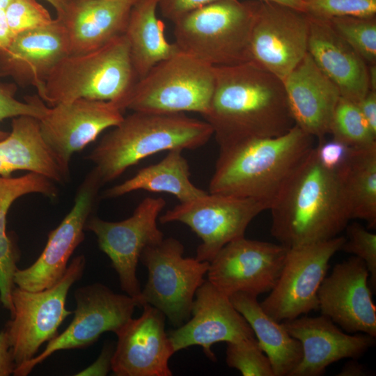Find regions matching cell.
I'll list each match as a JSON object with an SVG mask.
<instances>
[{
	"mask_svg": "<svg viewBox=\"0 0 376 376\" xmlns=\"http://www.w3.org/2000/svg\"><path fill=\"white\" fill-rule=\"evenodd\" d=\"M123 113L113 102L77 99L49 107L39 119L40 132L57 162L70 173L73 154L119 124Z\"/></svg>",
	"mask_w": 376,
	"mask_h": 376,
	"instance_id": "cell-17",
	"label": "cell"
},
{
	"mask_svg": "<svg viewBox=\"0 0 376 376\" xmlns=\"http://www.w3.org/2000/svg\"><path fill=\"white\" fill-rule=\"evenodd\" d=\"M114 347L111 343L104 345L97 359L89 366L76 374L77 376H104L111 370Z\"/></svg>",
	"mask_w": 376,
	"mask_h": 376,
	"instance_id": "cell-41",
	"label": "cell"
},
{
	"mask_svg": "<svg viewBox=\"0 0 376 376\" xmlns=\"http://www.w3.org/2000/svg\"><path fill=\"white\" fill-rule=\"evenodd\" d=\"M5 14L13 37L54 20L49 12L36 0H12L5 9Z\"/></svg>",
	"mask_w": 376,
	"mask_h": 376,
	"instance_id": "cell-37",
	"label": "cell"
},
{
	"mask_svg": "<svg viewBox=\"0 0 376 376\" xmlns=\"http://www.w3.org/2000/svg\"><path fill=\"white\" fill-rule=\"evenodd\" d=\"M74 297L76 308L69 326L50 340L40 354L15 368L14 375H28L57 351L84 348L104 332L116 334L132 318L134 308L141 307L136 298L116 293L100 283L78 288Z\"/></svg>",
	"mask_w": 376,
	"mask_h": 376,
	"instance_id": "cell-10",
	"label": "cell"
},
{
	"mask_svg": "<svg viewBox=\"0 0 376 376\" xmlns=\"http://www.w3.org/2000/svg\"><path fill=\"white\" fill-rule=\"evenodd\" d=\"M281 322L302 347L301 360L290 376H320L339 360L359 358L375 343V338L366 334L343 332L324 315L299 316Z\"/></svg>",
	"mask_w": 376,
	"mask_h": 376,
	"instance_id": "cell-22",
	"label": "cell"
},
{
	"mask_svg": "<svg viewBox=\"0 0 376 376\" xmlns=\"http://www.w3.org/2000/svg\"><path fill=\"white\" fill-rule=\"evenodd\" d=\"M288 247L281 244L236 239L209 262L207 281L228 297L242 292L258 297L275 285Z\"/></svg>",
	"mask_w": 376,
	"mask_h": 376,
	"instance_id": "cell-15",
	"label": "cell"
},
{
	"mask_svg": "<svg viewBox=\"0 0 376 376\" xmlns=\"http://www.w3.org/2000/svg\"><path fill=\"white\" fill-rule=\"evenodd\" d=\"M70 54L65 28L58 18L43 26L13 37L0 51V77H10L22 87L38 92L56 66Z\"/></svg>",
	"mask_w": 376,
	"mask_h": 376,
	"instance_id": "cell-21",
	"label": "cell"
},
{
	"mask_svg": "<svg viewBox=\"0 0 376 376\" xmlns=\"http://www.w3.org/2000/svg\"><path fill=\"white\" fill-rule=\"evenodd\" d=\"M18 170L33 172L53 182L69 177L44 141L39 119L30 116L13 118L11 131L0 141V176L10 177Z\"/></svg>",
	"mask_w": 376,
	"mask_h": 376,
	"instance_id": "cell-26",
	"label": "cell"
},
{
	"mask_svg": "<svg viewBox=\"0 0 376 376\" xmlns=\"http://www.w3.org/2000/svg\"><path fill=\"white\" fill-rule=\"evenodd\" d=\"M370 90L376 91V64L368 65Z\"/></svg>",
	"mask_w": 376,
	"mask_h": 376,
	"instance_id": "cell-48",
	"label": "cell"
},
{
	"mask_svg": "<svg viewBox=\"0 0 376 376\" xmlns=\"http://www.w3.org/2000/svg\"><path fill=\"white\" fill-rule=\"evenodd\" d=\"M350 219L363 220L368 229L376 228V144L349 148L336 169Z\"/></svg>",
	"mask_w": 376,
	"mask_h": 376,
	"instance_id": "cell-29",
	"label": "cell"
},
{
	"mask_svg": "<svg viewBox=\"0 0 376 376\" xmlns=\"http://www.w3.org/2000/svg\"><path fill=\"white\" fill-rule=\"evenodd\" d=\"M53 182L33 172L16 178L0 176V301L10 314L13 311L11 297L18 255L6 233L7 214L13 203L24 195L38 193L55 197L57 189Z\"/></svg>",
	"mask_w": 376,
	"mask_h": 376,
	"instance_id": "cell-30",
	"label": "cell"
},
{
	"mask_svg": "<svg viewBox=\"0 0 376 376\" xmlns=\"http://www.w3.org/2000/svg\"><path fill=\"white\" fill-rule=\"evenodd\" d=\"M13 36L8 24L5 10H0V51L10 43Z\"/></svg>",
	"mask_w": 376,
	"mask_h": 376,
	"instance_id": "cell-44",
	"label": "cell"
},
{
	"mask_svg": "<svg viewBox=\"0 0 376 376\" xmlns=\"http://www.w3.org/2000/svg\"><path fill=\"white\" fill-rule=\"evenodd\" d=\"M348 149L346 145L335 139L329 141L320 140L315 147L320 162L329 170H336L343 163Z\"/></svg>",
	"mask_w": 376,
	"mask_h": 376,
	"instance_id": "cell-39",
	"label": "cell"
},
{
	"mask_svg": "<svg viewBox=\"0 0 376 376\" xmlns=\"http://www.w3.org/2000/svg\"><path fill=\"white\" fill-rule=\"evenodd\" d=\"M219 0H159L158 8L164 17L174 23L180 17Z\"/></svg>",
	"mask_w": 376,
	"mask_h": 376,
	"instance_id": "cell-40",
	"label": "cell"
},
{
	"mask_svg": "<svg viewBox=\"0 0 376 376\" xmlns=\"http://www.w3.org/2000/svg\"><path fill=\"white\" fill-rule=\"evenodd\" d=\"M314 138L295 125L276 137L253 139L219 148L210 193L272 203L313 148Z\"/></svg>",
	"mask_w": 376,
	"mask_h": 376,
	"instance_id": "cell-3",
	"label": "cell"
},
{
	"mask_svg": "<svg viewBox=\"0 0 376 376\" xmlns=\"http://www.w3.org/2000/svg\"><path fill=\"white\" fill-rule=\"evenodd\" d=\"M357 104L369 128L376 135V91L369 90Z\"/></svg>",
	"mask_w": 376,
	"mask_h": 376,
	"instance_id": "cell-42",
	"label": "cell"
},
{
	"mask_svg": "<svg viewBox=\"0 0 376 376\" xmlns=\"http://www.w3.org/2000/svg\"><path fill=\"white\" fill-rule=\"evenodd\" d=\"M347 237L340 251L352 253L361 259L370 274L371 288L376 286V234L370 232L359 223L347 224Z\"/></svg>",
	"mask_w": 376,
	"mask_h": 376,
	"instance_id": "cell-38",
	"label": "cell"
},
{
	"mask_svg": "<svg viewBox=\"0 0 376 376\" xmlns=\"http://www.w3.org/2000/svg\"><path fill=\"white\" fill-rule=\"evenodd\" d=\"M103 185L93 169L79 187L74 205L59 225L48 235L45 247L29 267L17 269L14 283L17 287L38 291L48 288L63 276L68 260L84 240V230L100 187Z\"/></svg>",
	"mask_w": 376,
	"mask_h": 376,
	"instance_id": "cell-16",
	"label": "cell"
},
{
	"mask_svg": "<svg viewBox=\"0 0 376 376\" xmlns=\"http://www.w3.org/2000/svg\"><path fill=\"white\" fill-rule=\"evenodd\" d=\"M369 272L357 256L337 263L323 279L318 309L350 334L376 336V307L369 284Z\"/></svg>",
	"mask_w": 376,
	"mask_h": 376,
	"instance_id": "cell-18",
	"label": "cell"
},
{
	"mask_svg": "<svg viewBox=\"0 0 376 376\" xmlns=\"http://www.w3.org/2000/svg\"><path fill=\"white\" fill-rule=\"evenodd\" d=\"M258 1L219 0L174 24L178 49L214 67L249 61V43Z\"/></svg>",
	"mask_w": 376,
	"mask_h": 376,
	"instance_id": "cell-6",
	"label": "cell"
},
{
	"mask_svg": "<svg viewBox=\"0 0 376 376\" xmlns=\"http://www.w3.org/2000/svg\"><path fill=\"white\" fill-rule=\"evenodd\" d=\"M226 362L244 376H274L271 363L256 337L227 343Z\"/></svg>",
	"mask_w": 376,
	"mask_h": 376,
	"instance_id": "cell-34",
	"label": "cell"
},
{
	"mask_svg": "<svg viewBox=\"0 0 376 376\" xmlns=\"http://www.w3.org/2000/svg\"><path fill=\"white\" fill-rule=\"evenodd\" d=\"M50 3L56 10V17L61 18L67 9L68 0H45Z\"/></svg>",
	"mask_w": 376,
	"mask_h": 376,
	"instance_id": "cell-47",
	"label": "cell"
},
{
	"mask_svg": "<svg viewBox=\"0 0 376 376\" xmlns=\"http://www.w3.org/2000/svg\"><path fill=\"white\" fill-rule=\"evenodd\" d=\"M353 359L347 362L343 367L342 370L338 375L340 376H361L366 375L368 372L366 368L362 364L355 361Z\"/></svg>",
	"mask_w": 376,
	"mask_h": 376,
	"instance_id": "cell-45",
	"label": "cell"
},
{
	"mask_svg": "<svg viewBox=\"0 0 376 376\" xmlns=\"http://www.w3.org/2000/svg\"><path fill=\"white\" fill-rule=\"evenodd\" d=\"M12 0H0V10H5Z\"/></svg>",
	"mask_w": 376,
	"mask_h": 376,
	"instance_id": "cell-49",
	"label": "cell"
},
{
	"mask_svg": "<svg viewBox=\"0 0 376 376\" xmlns=\"http://www.w3.org/2000/svg\"><path fill=\"white\" fill-rule=\"evenodd\" d=\"M333 139L349 148L376 144V135L369 128L356 102L340 97L331 117L329 132Z\"/></svg>",
	"mask_w": 376,
	"mask_h": 376,
	"instance_id": "cell-32",
	"label": "cell"
},
{
	"mask_svg": "<svg viewBox=\"0 0 376 376\" xmlns=\"http://www.w3.org/2000/svg\"><path fill=\"white\" fill-rule=\"evenodd\" d=\"M214 87L203 120L219 148L281 136L295 124L283 81L255 63L214 67Z\"/></svg>",
	"mask_w": 376,
	"mask_h": 376,
	"instance_id": "cell-1",
	"label": "cell"
},
{
	"mask_svg": "<svg viewBox=\"0 0 376 376\" xmlns=\"http://www.w3.org/2000/svg\"><path fill=\"white\" fill-rule=\"evenodd\" d=\"M271 234L286 247L334 238L350 219L336 170L320 162L315 147L272 203Z\"/></svg>",
	"mask_w": 376,
	"mask_h": 376,
	"instance_id": "cell-2",
	"label": "cell"
},
{
	"mask_svg": "<svg viewBox=\"0 0 376 376\" xmlns=\"http://www.w3.org/2000/svg\"><path fill=\"white\" fill-rule=\"evenodd\" d=\"M68 1H70V0H68Z\"/></svg>",
	"mask_w": 376,
	"mask_h": 376,
	"instance_id": "cell-50",
	"label": "cell"
},
{
	"mask_svg": "<svg viewBox=\"0 0 376 376\" xmlns=\"http://www.w3.org/2000/svg\"><path fill=\"white\" fill-rule=\"evenodd\" d=\"M138 81L124 34L95 50L64 58L37 93L50 107L83 98L113 102L124 111Z\"/></svg>",
	"mask_w": 376,
	"mask_h": 376,
	"instance_id": "cell-5",
	"label": "cell"
},
{
	"mask_svg": "<svg viewBox=\"0 0 376 376\" xmlns=\"http://www.w3.org/2000/svg\"><path fill=\"white\" fill-rule=\"evenodd\" d=\"M86 264L84 255L74 258L61 279L45 290L14 287L13 311L5 330L15 368L33 358L44 343L56 337L60 325L72 313L65 308L67 296L82 276Z\"/></svg>",
	"mask_w": 376,
	"mask_h": 376,
	"instance_id": "cell-8",
	"label": "cell"
},
{
	"mask_svg": "<svg viewBox=\"0 0 376 376\" xmlns=\"http://www.w3.org/2000/svg\"><path fill=\"white\" fill-rule=\"evenodd\" d=\"M17 90L15 83H0V141L9 134L1 128V123L5 119L19 116L40 119L49 107L38 95L26 96L24 102L19 101L15 97Z\"/></svg>",
	"mask_w": 376,
	"mask_h": 376,
	"instance_id": "cell-36",
	"label": "cell"
},
{
	"mask_svg": "<svg viewBox=\"0 0 376 376\" xmlns=\"http://www.w3.org/2000/svg\"><path fill=\"white\" fill-rule=\"evenodd\" d=\"M262 2H271L286 6L304 12V0H258Z\"/></svg>",
	"mask_w": 376,
	"mask_h": 376,
	"instance_id": "cell-46",
	"label": "cell"
},
{
	"mask_svg": "<svg viewBox=\"0 0 376 376\" xmlns=\"http://www.w3.org/2000/svg\"><path fill=\"white\" fill-rule=\"evenodd\" d=\"M166 201L161 197H147L132 214L120 221H109L91 216L85 230L93 232L98 246L111 260L121 289L140 303L141 289L136 276V267L143 251L164 238L157 226V219Z\"/></svg>",
	"mask_w": 376,
	"mask_h": 376,
	"instance_id": "cell-13",
	"label": "cell"
},
{
	"mask_svg": "<svg viewBox=\"0 0 376 376\" xmlns=\"http://www.w3.org/2000/svg\"><path fill=\"white\" fill-rule=\"evenodd\" d=\"M328 21L368 65L376 64V17H342Z\"/></svg>",
	"mask_w": 376,
	"mask_h": 376,
	"instance_id": "cell-33",
	"label": "cell"
},
{
	"mask_svg": "<svg viewBox=\"0 0 376 376\" xmlns=\"http://www.w3.org/2000/svg\"><path fill=\"white\" fill-rule=\"evenodd\" d=\"M283 83L295 124L313 138L324 139L341 97L338 88L308 52Z\"/></svg>",
	"mask_w": 376,
	"mask_h": 376,
	"instance_id": "cell-23",
	"label": "cell"
},
{
	"mask_svg": "<svg viewBox=\"0 0 376 376\" xmlns=\"http://www.w3.org/2000/svg\"><path fill=\"white\" fill-rule=\"evenodd\" d=\"M138 318H131L116 334L111 359L116 376H171L169 361L175 353L165 331L166 316L144 304Z\"/></svg>",
	"mask_w": 376,
	"mask_h": 376,
	"instance_id": "cell-20",
	"label": "cell"
},
{
	"mask_svg": "<svg viewBox=\"0 0 376 376\" xmlns=\"http://www.w3.org/2000/svg\"><path fill=\"white\" fill-rule=\"evenodd\" d=\"M304 13L322 20L342 17H376V0H304Z\"/></svg>",
	"mask_w": 376,
	"mask_h": 376,
	"instance_id": "cell-35",
	"label": "cell"
},
{
	"mask_svg": "<svg viewBox=\"0 0 376 376\" xmlns=\"http://www.w3.org/2000/svg\"><path fill=\"white\" fill-rule=\"evenodd\" d=\"M175 353L191 346H201L211 361L212 347L219 342L254 338L252 329L229 297L205 280L196 290L190 318L168 334Z\"/></svg>",
	"mask_w": 376,
	"mask_h": 376,
	"instance_id": "cell-19",
	"label": "cell"
},
{
	"mask_svg": "<svg viewBox=\"0 0 376 376\" xmlns=\"http://www.w3.org/2000/svg\"><path fill=\"white\" fill-rule=\"evenodd\" d=\"M229 299L252 329L274 376H290L302 358L300 342L289 334L282 322L265 312L256 297L237 292Z\"/></svg>",
	"mask_w": 376,
	"mask_h": 376,
	"instance_id": "cell-27",
	"label": "cell"
},
{
	"mask_svg": "<svg viewBox=\"0 0 376 376\" xmlns=\"http://www.w3.org/2000/svg\"><path fill=\"white\" fill-rule=\"evenodd\" d=\"M212 136L206 121L183 113L132 111L103 136L87 159L104 185L148 157L174 149L194 150Z\"/></svg>",
	"mask_w": 376,
	"mask_h": 376,
	"instance_id": "cell-4",
	"label": "cell"
},
{
	"mask_svg": "<svg viewBox=\"0 0 376 376\" xmlns=\"http://www.w3.org/2000/svg\"><path fill=\"white\" fill-rule=\"evenodd\" d=\"M266 210L264 203L252 198L207 192L168 210L159 221L187 226L201 240L196 258L210 262L228 243L244 237L249 224Z\"/></svg>",
	"mask_w": 376,
	"mask_h": 376,
	"instance_id": "cell-11",
	"label": "cell"
},
{
	"mask_svg": "<svg viewBox=\"0 0 376 376\" xmlns=\"http://www.w3.org/2000/svg\"><path fill=\"white\" fill-rule=\"evenodd\" d=\"M214 67L182 52L155 65L135 84L125 109L164 113L208 111Z\"/></svg>",
	"mask_w": 376,
	"mask_h": 376,
	"instance_id": "cell-7",
	"label": "cell"
},
{
	"mask_svg": "<svg viewBox=\"0 0 376 376\" xmlns=\"http://www.w3.org/2000/svg\"><path fill=\"white\" fill-rule=\"evenodd\" d=\"M345 237L288 248L281 274L261 302L265 312L278 322L292 320L318 309V292L333 256Z\"/></svg>",
	"mask_w": 376,
	"mask_h": 376,
	"instance_id": "cell-12",
	"label": "cell"
},
{
	"mask_svg": "<svg viewBox=\"0 0 376 376\" xmlns=\"http://www.w3.org/2000/svg\"><path fill=\"white\" fill-rule=\"evenodd\" d=\"M309 17L308 53L341 97L358 102L370 90L367 63L328 20Z\"/></svg>",
	"mask_w": 376,
	"mask_h": 376,
	"instance_id": "cell-24",
	"label": "cell"
},
{
	"mask_svg": "<svg viewBox=\"0 0 376 376\" xmlns=\"http://www.w3.org/2000/svg\"><path fill=\"white\" fill-rule=\"evenodd\" d=\"M184 246L173 237L145 248L140 260L148 269V281L141 290V307L150 304L178 327L191 315L198 288L204 283L209 264L184 256Z\"/></svg>",
	"mask_w": 376,
	"mask_h": 376,
	"instance_id": "cell-9",
	"label": "cell"
},
{
	"mask_svg": "<svg viewBox=\"0 0 376 376\" xmlns=\"http://www.w3.org/2000/svg\"><path fill=\"white\" fill-rule=\"evenodd\" d=\"M180 149L169 150L159 162L140 169L134 176L107 189L105 198H117L137 190L172 194L180 203L187 202L207 192L190 180L187 159Z\"/></svg>",
	"mask_w": 376,
	"mask_h": 376,
	"instance_id": "cell-31",
	"label": "cell"
},
{
	"mask_svg": "<svg viewBox=\"0 0 376 376\" xmlns=\"http://www.w3.org/2000/svg\"><path fill=\"white\" fill-rule=\"evenodd\" d=\"M15 365L5 329L0 331V376L13 374Z\"/></svg>",
	"mask_w": 376,
	"mask_h": 376,
	"instance_id": "cell-43",
	"label": "cell"
},
{
	"mask_svg": "<svg viewBox=\"0 0 376 376\" xmlns=\"http://www.w3.org/2000/svg\"><path fill=\"white\" fill-rule=\"evenodd\" d=\"M159 0H138L132 8L125 36L139 80L155 65L180 52L167 40L164 26L158 18Z\"/></svg>",
	"mask_w": 376,
	"mask_h": 376,
	"instance_id": "cell-28",
	"label": "cell"
},
{
	"mask_svg": "<svg viewBox=\"0 0 376 376\" xmlns=\"http://www.w3.org/2000/svg\"><path fill=\"white\" fill-rule=\"evenodd\" d=\"M310 17L271 2L258 4L249 43V61L282 81L308 52Z\"/></svg>",
	"mask_w": 376,
	"mask_h": 376,
	"instance_id": "cell-14",
	"label": "cell"
},
{
	"mask_svg": "<svg viewBox=\"0 0 376 376\" xmlns=\"http://www.w3.org/2000/svg\"><path fill=\"white\" fill-rule=\"evenodd\" d=\"M137 1L70 0L64 15L58 19L65 28L70 54L95 50L124 35Z\"/></svg>",
	"mask_w": 376,
	"mask_h": 376,
	"instance_id": "cell-25",
	"label": "cell"
}]
</instances>
